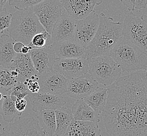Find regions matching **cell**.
Masks as SVG:
<instances>
[{
  "label": "cell",
  "instance_id": "obj_1",
  "mask_svg": "<svg viewBox=\"0 0 147 136\" xmlns=\"http://www.w3.org/2000/svg\"><path fill=\"white\" fill-rule=\"evenodd\" d=\"M102 113L110 136H147V69L121 77L108 86Z\"/></svg>",
  "mask_w": 147,
  "mask_h": 136
},
{
  "label": "cell",
  "instance_id": "obj_2",
  "mask_svg": "<svg viewBox=\"0 0 147 136\" xmlns=\"http://www.w3.org/2000/svg\"><path fill=\"white\" fill-rule=\"evenodd\" d=\"M99 27L93 40L86 48L87 59L110 55L111 50L123 37V23L115 22L111 17L99 15Z\"/></svg>",
  "mask_w": 147,
  "mask_h": 136
},
{
  "label": "cell",
  "instance_id": "obj_3",
  "mask_svg": "<svg viewBox=\"0 0 147 136\" xmlns=\"http://www.w3.org/2000/svg\"><path fill=\"white\" fill-rule=\"evenodd\" d=\"M7 31L15 43L20 42L28 45L36 34L45 29L31 7L25 11L17 10L13 14L11 23Z\"/></svg>",
  "mask_w": 147,
  "mask_h": 136
},
{
  "label": "cell",
  "instance_id": "obj_4",
  "mask_svg": "<svg viewBox=\"0 0 147 136\" xmlns=\"http://www.w3.org/2000/svg\"><path fill=\"white\" fill-rule=\"evenodd\" d=\"M110 56L124 72L131 74L147 69V54L123 37Z\"/></svg>",
  "mask_w": 147,
  "mask_h": 136
},
{
  "label": "cell",
  "instance_id": "obj_5",
  "mask_svg": "<svg viewBox=\"0 0 147 136\" xmlns=\"http://www.w3.org/2000/svg\"><path fill=\"white\" fill-rule=\"evenodd\" d=\"M88 73L98 84L110 86L121 77L122 70L110 55L89 60Z\"/></svg>",
  "mask_w": 147,
  "mask_h": 136
},
{
  "label": "cell",
  "instance_id": "obj_6",
  "mask_svg": "<svg viewBox=\"0 0 147 136\" xmlns=\"http://www.w3.org/2000/svg\"><path fill=\"white\" fill-rule=\"evenodd\" d=\"M123 37L147 55V25L133 13H128L123 23Z\"/></svg>",
  "mask_w": 147,
  "mask_h": 136
},
{
  "label": "cell",
  "instance_id": "obj_7",
  "mask_svg": "<svg viewBox=\"0 0 147 136\" xmlns=\"http://www.w3.org/2000/svg\"><path fill=\"white\" fill-rule=\"evenodd\" d=\"M40 23L49 34L51 33L59 17L65 11L61 0H42L32 7Z\"/></svg>",
  "mask_w": 147,
  "mask_h": 136
},
{
  "label": "cell",
  "instance_id": "obj_8",
  "mask_svg": "<svg viewBox=\"0 0 147 136\" xmlns=\"http://www.w3.org/2000/svg\"><path fill=\"white\" fill-rule=\"evenodd\" d=\"M0 136H47L40 127L37 117H20L3 128Z\"/></svg>",
  "mask_w": 147,
  "mask_h": 136
},
{
  "label": "cell",
  "instance_id": "obj_9",
  "mask_svg": "<svg viewBox=\"0 0 147 136\" xmlns=\"http://www.w3.org/2000/svg\"><path fill=\"white\" fill-rule=\"evenodd\" d=\"M89 60L86 58L57 59L53 70L68 80L88 73Z\"/></svg>",
  "mask_w": 147,
  "mask_h": 136
},
{
  "label": "cell",
  "instance_id": "obj_10",
  "mask_svg": "<svg viewBox=\"0 0 147 136\" xmlns=\"http://www.w3.org/2000/svg\"><path fill=\"white\" fill-rule=\"evenodd\" d=\"M99 23V15L95 11L85 19L77 21L74 40L86 48L95 36Z\"/></svg>",
  "mask_w": 147,
  "mask_h": 136
},
{
  "label": "cell",
  "instance_id": "obj_11",
  "mask_svg": "<svg viewBox=\"0 0 147 136\" xmlns=\"http://www.w3.org/2000/svg\"><path fill=\"white\" fill-rule=\"evenodd\" d=\"M37 81L39 84L40 92L62 96L67 91L69 80L52 70L39 75Z\"/></svg>",
  "mask_w": 147,
  "mask_h": 136
},
{
  "label": "cell",
  "instance_id": "obj_12",
  "mask_svg": "<svg viewBox=\"0 0 147 136\" xmlns=\"http://www.w3.org/2000/svg\"><path fill=\"white\" fill-rule=\"evenodd\" d=\"M99 88L98 83L88 73L69 80L66 95L76 100L83 99Z\"/></svg>",
  "mask_w": 147,
  "mask_h": 136
},
{
  "label": "cell",
  "instance_id": "obj_13",
  "mask_svg": "<svg viewBox=\"0 0 147 136\" xmlns=\"http://www.w3.org/2000/svg\"><path fill=\"white\" fill-rule=\"evenodd\" d=\"M27 97L31 103L32 111L36 113L47 109L56 111L64 106L66 103L62 96L40 92L36 93L29 92Z\"/></svg>",
  "mask_w": 147,
  "mask_h": 136
},
{
  "label": "cell",
  "instance_id": "obj_14",
  "mask_svg": "<svg viewBox=\"0 0 147 136\" xmlns=\"http://www.w3.org/2000/svg\"><path fill=\"white\" fill-rule=\"evenodd\" d=\"M63 8L71 17L76 21L88 17L96 5L102 3V1L82 0H61Z\"/></svg>",
  "mask_w": 147,
  "mask_h": 136
},
{
  "label": "cell",
  "instance_id": "obj_15",
  "mask_svg": "<svg viewBox=\"0 0 147 136\" xmlns=\"http://www.w3.org/2000/svg\"><path fill=\"white\" fill-rule=\"evenodd\" d=\"M18 73L17 82L27 85L29 80L37 81L39 74L35 70L30 54H17L11 67Z\"/></svg>",
  "mask_w": 147,
  "mask_h": 136
},
{
  "label": "cell",
  "instance_id": "obj_16",
  "mask_svg": "<svg viewBox=\"0 0 147 136\" xmlns=\"http://www.w3.org/2000/svg\"><path fill=\"white\" fill-rule=\"evenodd\" d=\"M76 22L65 10L51 33L52 44L74 39Z\"/></svg>",
  "mask_w": 147,
  "mask_h": 136
},
{
  "label": "cell",
  "instance_id": "obj_17",
  "mask_svg": "<svg viewBox=\"0 0 147 136\" xmlns=\"http://www.w3.org/2000/svg\"><path fill=\"white\" fill-rule=\"evenodd\" d=\"M50 48L54 52L56 59L69 58L87 59L86 49L74 39L53 44Z\"/></svg>",
  "mask_w": 147,
  "mask_h": 136
},
{
  "label": "cell",
  "instance_id": "obj_18",
  "mask_svg": "<svg viewBox=\"0 0 147 136\" xmlns=\"http://www.w3.org/2000/svg\"><path fill=\"white\" fill-rule=\"evenodd\" d=\"M29 54L34 69L39 75L53 70L56 58L50 47L34 49L31 50Z\"/></svg>",
  "mask_w": 147,
  "mask_h": 136
},
{
  "label": "cell",
  "instance_id": "obj_19",
  "mask_svg": "<svg viewBox=\"0 0 147 136\" xmlns=\"http://www.w3.org/2000/svg\"><path fill=\"white\" fill-rule=\"evenodd\" d=\"M62 136H102L98 123L73 119Z\"/></svg>",
  "mask_w": 147,
  "mask_h": 136
},
{
  "label": "cell",
  "instance_id": "obj_20",
  "mask_svg": "<svg viewBox=\"0 0 147 136\" xmlns=\"http://www.w3.org/2000/svg\"><path fill=\"white\" fill-rule=\"evenodd\" d=\"M15 42L8 35L0 36V65L3 68L11 67L17 54L14 50Z\"/></svg>",
  "mask_w": 147,
  "mask_h": 136
},
{
  "label": "cell",
  "instance_id": "obj_21",
  "mask_svg": "<svg viewBox=\"0 0 147 136\" xmlns=\"http://www.w3.org/2000/svg\"><path fill=\"white\" fill-rule=\"evenodd\" d=\"M71 110L74 120L97 123L100 121V115L96 113L83 99L77 100L73 105Z\"/></svg>",
  "mask_w": 147,
  "mask_h": 136
},
{
  "label": "cell",
  "instance_id": "obj_22",
  "mask_svg": "<svg viewBox=\"0 0 147 136\" xmlns=\"http://www.w3.org/2000/svg\"><path fill=\"white\" fill-rule=\"evenodd\" d=\"M108 88H98L83 100L98 114L103 113L108 99Z\"/></svg>",
  "mask_w": 147,
  "mask_h": 136
},
{
  "label": "cell",
  "instance_id": "obj_23",
  "mask_svg": "<svg viewBox=\"0 0 147 136\" xmlns=\"http://www.w3.org/2000/svg\"><path fill=\"white\" fill-rule=\"evenodd\" d=\"M37 118L40 127L45 135L53 136L55 133L57 122L55 111L47 109L38 113Z\"/></svg>",
  "mask_w": 147,
  "mask_h": 136
},
{
  "label": "cell",
  "instance_id": "obj_24",
  "mask_svg": "<svg viewBox=\"0 0 147 136\" xmlns=\"http://www.w3.org/2000/svg\"><path fill=\"white\" fill-rule=\"evenodd\" d=\"M55 113L57 122L55 135L56 136H62L74 119L73 114L71 109L65 106L55 111Z\"/></svg>",
  "mask_w": 147,
  "mask_h": 136
},
{
  "label": "cell",
  "instance_id": "obj_25",
  "mask_svg": "<svg viewBox=\"0 0 147 136\" xmlns=\"http://www.w3.org/2000/svg\"><path fill=\"white\" fill-rule=\"evenodd\" d=\"M17 99L16 97L9 94L0 106V115L7 122H12L16 117L20 116L22 115V113L17 111L15 107V102Z\"/></svg>",
  "mask_w": 147,
  "mask_h": 136
},
{
  "label": "cell",
  "instance_id": "obj_26",
  "mask_svg": "<svg viewBox=\"0 0 147 136\" xmlns=\"http://www.w3.org/2000/svg\"><path fill=\"white\" fill-rule=\"evenodd\" d=\"M52 45L51 35L45 31L37 34L32 38L28 45L32 49L50 47Z\"/></svg>",
  "mask_w": 147,
  "mask_h": 136
},
{
  "label": "cell",
  "instance_id": "obj_27",
  "mask_svg": "<svg viewBox=\"0 0 147 136\" xmlns=\"http://www.w3.org/2000/svg\"><path fill=\"white\" fill-rule=\"evenodd\" d=\"M17 82L16 79L11 75L9 68H0V88L9 91Z\"/></svg>",
  "mask_w": 147,
  "mask_h": 136
},
{
  "label": "cell",
  "instance_id": "obj_28",
  "mask_svg": "<svg viewBox=\"0 0 147 136\" xmlns=\"http://www.w3.org/2000/svg\"><path fill=\"white\" fill-rule=\"evenodd\" d=\"M42 0H9V5L18 11H25L32 7Z\"/></svg>",
  "mask_w": 147,
  "mask_h": 136
},
{
  "label": "cell",
  "instance_id": "obj_29",
  "mask_svg": "<svg viewBox=\"0 0 147 136\" xmlns=\"http://www.w3.org/2000/svg\"><path fill=\"white\" fill-rule=\"evenodd\" d=\"M9 93L11 95L16 97L17 99H23L28 95L29 91L24 83L18 82L9 91Z\"/></svg>",
  "mask_w": 147,
  "mask_h": 136
},
{
  "label": "cell",
  "instance_id": "obj_30",
  "mask_svg": "<svg viewBox=\"0 0 147 136\" xmlns=\"http://www.w3.org/2000/svg\"><path fill=\"white\" fill-rule=\"evenodd\" d=\"M129 11H134L135 10H142L147 7V0H129L121 1Z\"/></svg>",
  "mask_w": 147,
  "mask_h": 136
},
{
  "label": "cell",
  "instance_id": "obj_31",
  "mask_svg": "<svg viewBox=\"0 0 147 136\" xmlns=\"http://www.w3.org/2000/svg\"><path fill=\"white\" fill-rule=\"evenodd\" d=\"M12 14L4 8L0 11V33H3L6 29H9L11 23Z\"/></svg>",
  "mask_w": 147,
  "mask_h": 136
},
{
  "label": "cell",
  "instance_id": "obj_32",
  "mask_svg": "<svg viewBox=\"0 0 147 136\" xmlns=\"http://www.w3.org/2000/svg\"><path fill=\"white\" fill-rule=\"evenodd\" d=\"M26 86L29 92L36 93L40 92L39 84L37 81L29 80Z\"/></svg>",
  "mask_w": 147,
  "mask_h": 136
},
{
  "label": "cell",
  "instance_id": "obj_33",
  "mask_svg": "<svg viewBox=\"0 0 147 136\" xmlns=\"http://www.w3.org/2000/svg\"><path fill=\"white\" fill-rule=\"evenodd\" d=\"M27 101L25 99H17L15 102V107L18 112L23 113L27 106Z\"/></svg>",
  "mask_w": 147,
  "mask_h": 136
},
{
  "label": "cell",
  "instance_id": "obj_34",
  "mask_svg": "<svg viewBox=\"0 0 147 136\" xmlns=\"http://www.w3.org/2000/svg\"><path fill=\"white\" fill-rule=\"evenodd\" d=\"M24 46L25 45L23 44V43H20V42L15 43L14 45V50L15 51V52L17 54H22V50Z\"/></svg>",
  "mask_w": 147,
  "mask_h": 136
},
{
  "label": "cell",
  "instance_id": "obj_35",
  "mask_svg": "<svg viewBox=\"0 0 147 136\" xmlns=\"http://www.w3.org/2000/svg\"><path fill=\"white\" fill-rule=\"evenodd\" d=\"M9 91H6L2 88H0V106L1 105L4 99H5V97L7 95H9Z\"/></svg>",
  "mask_w": 147,
  "mask_h": 136
},
{
  "label": "cell",
  "instance_id": "obj_36",
  "mask_svg": "<svg viewBox=\"0 0 147 136\" xmlns=\"http://www.w3.org/2000/svg\"><path fill=\"white\" fill-rule=\"evenodd\" d=\"M32 49L30 46L29 45H25L23 47L22 50V54H28L30 53Z\"/></svg>",
  "mask_w": 147,
  "mask_h": 136
},
{
  "label": "cell",
  "instance_id": "obj_37",
  "mask_svg": "<svg viewBox=\"0 0 147 136\" xmlns=\"http://www.w3.org/2000/svg\"><path fill=\"white\" fill-rule=\"evenodd\" d=\"M7 0H0V11L4 9V6L6 5V3L8 2Z\"/></svg>",
  "mask_w": 147,
  "mask_h": 136
},
{
  "label": "cell",
  "instance_id": "obj_38",
  "mask_svg": "<svg viewBox=\"0 0 147 136\" xmlns=\"http://www.w3.org/2000/svg\"><path fill=\"white\" fill-rule=\"evenodd\" d=\"M141 19H142L144 23H146L147 24V15H144L142 16V17H140Z\"/></svg>",
  "mask_w": 147,
  "mask_h": 136
},
{
  "label": "cell",
  "instance_id": "obj_39",
  "mask_svg": "<svg viewBox=\"0 0 147 136\" xmlns=\"http://www.w3.org/2000/svg\"><path fill=\"white\" fill-rule=\"evenodd\" d=\"M0 34H1V33H0Z\"/></svg>",
  "mask_w": 147,
  "mask_h": 136
}]
</instances>
